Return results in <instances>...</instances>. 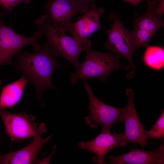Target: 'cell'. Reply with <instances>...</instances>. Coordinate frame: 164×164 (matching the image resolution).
Wrapping results in <instances>:
<instances>
[{"label": "cell", "instance_id": "obj_2", "mask_svg": "<svg viewBox=\"0 0 164 164\" xmlns=\"http://www.w3.org/2000/svg\"><path fill=\"white\" fill-rule=\"evenodd\" d=\"M86 58L79 63L74 73L70 74L71 84L75 85L79 79L87 81L93 78L105 81L115 70L119 68L128 70L129 65L122 64L119 61L121 56L114 55L110 52H101L95 51L91 48L87 50Z\"/></svg>", "mask_w": 164, "mask_h": 164}, {"label": "cell", "instance_id": "obj_25", "mask_svg": "<svg viewBox=\"0 0 164 164\" xmlns=\"http://www.w3.org/2000/svg\"><path fill=\"white\" fill-rule=\"evenodd\" d=\"M23 0V1H24V0Z\"/></svg>", "mask_w": 164, "mask_h": 164}, {"label": "cell", "instance_id": "obj_3", "mask_svg": "<svg viewBox=\"0 0 164 164\" xmlns=\"http://www.w3.org/2000/svg\"><path fill=\"white\" fill-rule=\"evenodd\" d=\"M37 31L46 37L55 58L61 56L69 61L76 68L78 66L79 56L84 51L82 46L73 38L51 25L45 15L34 21Z\"/></svg>", "mask_w": 164, "mask_h": 164}, {"label": "cell", "instance_id": "obj_1", "mask_svg": "<svg viewBox=\"0 0 164 164\" xmlns=\"http://www.w3.org/2000/svg\"><path fill=\"white\" fill-rule=\"evenodd\" d=\"M37 51L27 53L20 50L17 53L14 66L17 70L22 72L34 86L37 97L44 105L43 91L50 88L56 89L52 80L53 71L57 67L65 66L55 59L47 42Z\"/></svg>", "mask_w": 164, "mask_h": 164}, {"label": "cell", "instance_id": "obj_17", "mask_svg": "<svg viewBox=\"0 0 164 164\" xmlns=\"http://www.w3.org/2000/svg\"><path fill=\"white\" fill-rule=\"evenodd\" d=\"M132 32L133 47L134 51L138 48H146L149 46L150 39L155 34L151 32L134 28Z\"/></svg>", "mask_w": 164, "mask_h": 164}, {"label": "cell", "instance_id": "obj_20", "mask_svg": "<svg viewBox=\"0 0 164 164\" xmlns=\"http://www.w3.org/2000/svg\"><path fill=\"white\" fill-rule=\"evenodd\" d=\"M89 8L93 4L95 0H79Z\"/></svg>", "mask_w": 164, "mask_h": 164}, {"label": "cell", "instance_id": "obj_14", "mask_svg": "<svg viewBox=\"0 0 164 164\" xmlns=\"http://www.w3.org/2000/svg\"><path fill=\"white\" fill-rule=\"evenodd\" d=\"M162 15L157 10L155 0H148L145 12L142 15H137L132 24L134 28L142 29L155 33L164 26Z\"/></svg>", "mask_w": 164, "mask_h": 164}, {"label": "cell", "instance_id": "obj_9", "mask_svg": "<svg viewBox=\"0 0 164 164\" xmlns=\"http://www.w3.org/2000/svg\"><path fill=\"white\" fill-rule=\"evenodd\" d=\"M104 11L102 8H97L94 3L76 22H72L70 26L68 32L71 34L84 51L91 48L90 36L97 31L103 29L100 19Z\"/></svg>", "mask_w": 164, "mask_h": 164}, {"label": "cell", "instance_id": "obj_5", "mask_svg": "<svg viewBox=\"0 0 164 164\" xmlns=\"http://www.w3.org/2000/svg\"><path fill=\"white\" fill-rule=\"evenodd\" d=\"M0 116L5 127V133L13 141H21L42 135L47 130L45 123L38 124L35 122V116L25 112L12 113L2 109L0 110Z\"/></svg>", "mask_w": 164, "mask_h": 164}, {"label": "cell", "instance_id": "obj_21", "mask_svg": "<svg viewBox=\"0 0 164 164\" xmlns=\"http://www.w3.org/2000/svg\"><path fill=\"white\" fill-rule=\"evenodd\" d=\"M124 1L127 2H129L132 4L135 7H136L138 4L142 1L143 0H122Z\"/></svg>", "mask_w": 164, "mask_h": 164}, {"label": "cell", "instance_id": "obj_22", "mask_svg": "<svg viewBox=\"0 0 164 164\" xmlns=\"http://www.w3.org/2000/svg\"><path fill=\"white\" fill-rule=\"evenodd\" d=\"M8 14L7 13L1 12L0 11V18L2 17L8 15Z\"/></svg>", "mask_w": 164, "mask_h": 164}, {"label": "cell", "instance_id": "obj_19", "mask_svg": "<svg viewBox=\"0 0 164 164\" xmlns=\"http://www.w3.org/2000/svg\"><path fill=\"white\" fill-rule=\"evenodd\" d=\"M23 1V0H0V5L5 10L11 12L17 5Z\"/></svg>", "mask_w": 164, "mask_h": 164}, {"label": "cell", "instance_id": "obj_7", "mask_svg": "<svg viewBox=\"0 0 164 164\" xmlns=\"http://www.w3.org/2000/svg\"><path fill=\"white\" fill-rule=\"evenodd\" d=\"M89 8L79 0H47L44 6L49 23L65 33L68 32L74 17Z\"/></svg>", "mask_w": 164, "mask_h": 164}, {"label": "cell", "instance_id": "obj_10", "mask_svg": "<svg viewBox=\"0 0 164 164\" xmlns=\"http://www.w3.org/2000/svg\"><path fill=\"white\" fill-rule=\"evenodd\" d=\"M126 94L128 101L123 108L120 122H124L125 125L123 139L126 143H137L142 147H145L148 142L145 136L146 130L139 120L135 108L134 92L132 89L129 88L126 90Z\"/></svg>", "mask_w": 164, "mask_h": 164}, {"label": "cell", "instance_id": "obj_8", "mask_svg": "<svg viewBox=\"0 0 164 164\" xmlns=\"http://www.w3.org/2000/svg\"><path fill=\"white\" fill-rule=\"evenodd\" d=\"M84 84L89 99L87 108L90 114L85 118L87 124L93 129L100 125L101 130H110L116 122L120 123L123 108H117L103 102L94 94L87 81H84Z\"/></svg>", "mask_w": 164, "mask_h": 164}, {"label": "cell", "instance_id": "obj_24", "mask_svg": "<svg viewBox=\"0 0 164 164\" xmlns=\"http://www.w3.org/2000/svg\"><path fill=\"white\" fill-rule=\"evenodd\" d=\"M1 140V139H0V141Z\"/></svg>", "mask_w": 164, "mask_h": 164}, {"label": "cell", "instance_id": "obj_15", "mask_svg": "<svg viewBox=\"0 0 164 164\" xmlns=\"http://www.w3.org/2000/svg\"><path fill=\"white\" fill-rule=\"evenodd\" d=\"M29 82L28 78L24 75L19 80L2 87L0 95V110L16 104L21 99L25 88Z\"/></svg>", "mask_w": 164, "mask_h": 164}, {"label": "cell", "instance_id": "obj_11", "mask_svg": "<svg viewBox=\"0 0 164 164\" xmlns=\"http://www.w3.org/2000/svg\"><path fill=\"white\" fill-rule=\"evenodd\" d=\"M127 143L123 139L122 133L115 131L111 133L110 130H101V133L95 138L90 141L80 142L78 146L95 154L97 162L106 164L104 157L108 152L115 147L125 146Z\"/></svg>", "mask_w": 164, "mask_h": 164}, {"label": "cell", "instance_id": "obj_6", "mask_svg": "<svg viewBox=\"0 0 164 164\" xmlns=\"http://www.w3.org/2000/svg\"><path fill=\"white\" fill-rule=\"evenodd\" d=\"M43 35L37 31L32 37L22 36L5 25L0 19V65L14 66L12 60L13 57L25 46L31 45L35 51L40 50L41 46L37 41Z\"/></svg>", "mask_w": 164, "mask_h": 164}, {"label": "cell", "instance_id": "obj_4", "mask_svg": "<svg viewBox=\"0 0 164 164\" xmlns=\"http://www.w3.org/2000/svg\"><path fill=\"white\" fill-rule=\"evenodd\" d=\"M109 17L113 24L110 29L104 31L108 36L104 46L108 50L123 56L126 60L131 68L126 77L131 80L135 75V65L132 60L134 51L132 31L125 27L118 13L113 12Z\"/></svg>", "mask_w": 164, "mask_h": 164}, {"label": "cell", "instance_id": "obj_16", "mask_svg": "<svg viewBox=\"0 0 164 164\" xmlns=\"http://www.w3.org/2000/svg\"><path fill=\"white\" fill-rule=\"evenodd\" d=\"M146 48L143 58L145 65L155 70L162 69L164 66L163 48L159 46H149Z\"/></svg>", "mask_w": 164, "mask_h": 164}, {"label": "cell", "instance_id": "obj_23", "mask_svg": "<svg viewBox=\"0 0 164 164\" xmlns=\"http://www.w3.org/2000/svg\"><path fill=\"white\" fill-rule=\"evenodd\" d=\"M2 81H1V80H0V87H1V85L2 84Z\"/></svg>", "mask_w": 164, "mask_h": 164}, {"label": "cell", "instance_id": "obj_18", "mask_svg": "<svg viewBox=\"0 0 164 164\" xmlns=\"http://www.w3.org/2000/svg\"><path fill=\"white\" fill-rule=\"evenodd\" d=\"M145 139L157 138L163 140L164 138V110L153 126L145 132Z\"/></svg>", "mask_w": 164, "mask_h": 164}, {"label": "cell", "instance_id": "obj_13", "mask_svg": "<svg viewBox=\"0 0 164 164\" xmlns=\"http://www.w3.org/2000/svg\"><path fill=\"white\" fill-rule=\"evenodd\" d=\"M42 135L33 137L31 143L23 148L0 156V164L35 163L37 161L38 152L44 144L53 136L51 135L46 138H43Z\"/></svg>", "mask_w": 164, "mask_h": 164}, {"label": "cell", "instance_id": "obj_12", "mask_svg": "<svg viewBox=\"0 0 164 164\" xmlns=\"http://www.w3.org/2000/svg\"><path fill=\"white\" fill-rule=\"evenodd\" d=\"M107 157L111 164H163L164 143L152 151L133 149L125 154Z\"/></svg>", "mask_w": 164, "mask_h": 164}]
</instances>
